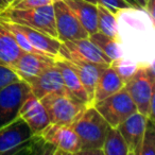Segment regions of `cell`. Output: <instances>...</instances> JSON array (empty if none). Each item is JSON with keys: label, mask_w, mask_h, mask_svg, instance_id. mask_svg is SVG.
Wrapping results in <instances>:
<instances>
[{"label": "cell", "mask_w": 155, "mask_h": 155, "mask_svg": "<svg viewBox=\"0 0 155 155\" xmlns=\"http://www.w3.org/2000/svg\"><path fill=\"white\" fill-rule=\"evenodd\" d=\"M98 3L105 5L113 13L119 11V10L131 9L132 8L125 0H98Z\"/></svg>", "instance_id": "4316f807"}, {"label": "cell", "mask_w": 155, "mask_h": 155, "mask_svg": "<svg viewBox=\"0 0 155 155\" xmlns=\"http://www.w3.org/2000/svg\"><path fill=\"white\" fill-rule=\"evenodd\" d=\"M29 85L31 93L38 99H41L49 94L66 91L61 71L55 63L46 68L32 81H30Z\"/></svg>", "instance_id": "4fadbf2b"}, {"label": "cell", "mask_w": 155, "mask_h": 155, "mask_svg": "<svg viewBox=\"0 0 155 155\" xmlns=\"http://www.w3.org/2000/svg\"><path fill=\"white\" fill-rule=\"evenodd\" d=\"M54 0H13L9 5V9L26 10L38 8L41 5L53 3Z\"/></svg>", "instance_id": "d4e9b609"}, {"label": "cell", "mask_w": 155, "mask_h": 155, "mask_svg": "<svg viewBox=\"0 0 155 155\" xmlns=\"http://www.w3.org/2000/svg\"><path fill=\"white\" fill-rule=\"evenodd\" d=\"M22 52L11 32L0 22V64L13 68Z\"/></svg>", "instance_id": "ffe728a7"}, {"label": "cell", "mask_w": 155, "mask_h": 155, "mask_svg": "<svg viewBox=\"0 0 155 155\" xmlns=\"http://www.w3.org/2000/svg\"><path fill=\"white\" fill-rule=\"evenodd\" d=\"M58 56L64 58H79L98 65L110 66L113 61L103 53L88 37L62 41Z\"/></svg>", "instance_id": "ba28073f"}, {"label": "cell", "mask_w": 155, "mask_h": 155, "mask_svg": "<svg viewBox=\"0 0 155 155\" xmlns=\"http://www.w3.org/2000/svg\"><path fill=\"white\" fill-rule=\"evenodd\" d=\"M97 27L98 32L117 39L118 32L115 14L101 3H97Z\"/></svg>", "instance_id": "7402d4cb"}, {"label": "cell", "mask_w": 155, "mask_h": 155, "mask_svg": "<svg viewBox=\"0 0 155 155\" xmlns=\"http://www.w3.org/2000/svg\"><path fill=\"white\" fill-rule=\"evenodd\" d=\"M125 81L120 77L115 66L110 64L102 70L94 94L93 104L105 99L124 87Z\"/></svg>", "instance_id": "ac0fdd59"}, {"label": "cell", "mask_w": 155, "mask_h": 155, "mask_svg": "<svg viewBox=\"0 0 155 155\" xmlns=\"http://www.w3.org/2000/svg\"><path fill=\"white\" fill-rule=\"evenodd\" d=\"M110 127H117L130 115L137 112L135 103L125 88L93 104Z\"/></svg>", "instance_id": "8992f818"}, {"label": "cell", "mask_w": 155, "mask_h": 155, "mask_svg": "<svg viewBox=\"0 0 155 155\" xmlns=\"http://www.w3.org/2000/svg\"><path fill=\"white\" fill-rule=\"evenodd\" d=\"M125 91L137 110L154 120V72L152 67L140 66L125 81Z\"/></svg>", "instance_id": "3957f363"}, {"label": "cell", "mask_w": 155, "mask_h": 155, "mask_svg": "<svg viewBox=\"0 0 155 155\" xmlns=\"http://www.w3.org/2000/svg\"><path fill=\"white\" fill-rule=\"evenodd\" d=\"M37 136L19 116L0 127V155L36 154Z\"/></svg>", "instance_id": "7a4b0ae2"}, {"label": "cell", "mask_w": 155, "mask_h": 155, "mask_svg": "<svg viewBox=\"0 0 155 155\" xmlns=\"http://www.w3.org/2000/svg\"><path fill=\"white\" fill-rule=\"evenodd\" d=\"M55 64L61 71L66 91L82 103L86 105H93L82 82L80 81V78L77 74L73 67L62 56H58L55 58Z\"/></svg>", "instance_id": "e0dca14e"}, {"label": "cell", "mask_w": 155, "mask_h": 155, "mask_svg": "<svg viewBox=\"0 0 155 155\" xmlns=\"http://www.w3.org/2000/svg\"><path fill=\"white\" fill-rule=\"evenodd\" d=\"M79 19L87 33L93 34L97 32V5L86 0H63Z\"/></svg>", "instance_id": "d6986e66"}, {"label": "cell", "mask_w": 155, "mask_h": 155, "mask_svg": "<svg viewBox=\"0 0 155 155\" xmlns=\"http://www.w3.org/2000/svg\"><path fill=\"white\" fill-rule=\"evenodd\" d=\"M147 1H148V0H146V2H147Z\"/></svg>", "instance_id": "d6a6232c"}, {"label": "cell", "mask_w": 155, "mask_h": 155, "mask_svg": "<svg viewBox=\"0 0 155 155\" xmlns=\"http://www.w3.org/2000/svg\"><path fill=\"white\" fill-rule=\"evenodd\" d=\"M18 116L29 125L33 135L41 134L50 124L45 106L32 93L27 97L19 110Z\"/></svg>", "instance_id": "8fae6325"}, {"label": "cell", "mask_w": 155, "mask_h": 155, "mask_svg": "<svg viewBox=\"0 0 155 155\" xmlns=\"http://www.w3.org/2000/svg\"><path fill=\"white\" fill-rule=\"evenodd\" d=\"M71 127L81 140L80 154H102V146L110 125L95 106H87Z\"/></svg>", "instance_id": "6da1fadb"}, {"label": "cell", "mask_w": 155, "mask_h": 155, "mask_svg": "<svg viewBox=\"0 0 155 155\" xmlns=\"http://www.w3.org/2000/svg\"><path fill=\"white\" fill-rule=\"evenodd\" d=\"M12 1H13V0H10V2H12Z\"/></svg>", "instance_id": "1f68e13d"}, {"label": "cell", "mask_w": 155, "mask_h": 155, "mask_svg": "<svg viewBox=\"0 0 155 155\" xmlns=\"http://www.w3.org/2000/svg\"><path fill=\"white\" fill-rule=\"evenodd\" d=\"M0 18L10 20L15 24L30 27V28L58 38L52 3L26 10L9 9L8 8L0 12Z\"/></svg>", "instance_id": "5b68a950"}, {"label": "cell", "mask_w": 155, "mask_h": 155, "mask_svg": "<svg viewBox=\"0 0 155 155\" xmlns=\"http://www.w3.org/2000/svg\"><path fill=\"white\" fill-rule=\"evenodd\" d=\"M65 60L73 67L77 74L79 75L80 81L82 82L83 86H84L85 91H86L87 95L91 101V104H93L94 94H95V89L97 86L99 77L102 70L107 66L98 65L95 63L79 60V58H65Z\"/></svg>", "instance_id": "9a60e30c"}, {"label": "cell", "mask_w": 155, "mask_h": 155, "mask_svg": "<svg viewBox=\"0 0 155 155\" xmlns=\"http://www.w3.org/2000/svg\"><path fill=\"white\" fill-rule=\"evenodd\" d=\"M88 38L103 52L105 55H107L110 60L114 61L121 58V50L119 49L117 39H114L107 35L100 32H95L93 34L88 35Z\"/></svg>", "instance_id": "603a6c76"}, {"label": "cell", "mask_w": 155, "mask_h": 155, "mask_svg": "<svg viewBox=\"0 0 155 155\" xmlns=\"http://www.w3.org/2000/svg\"><path fill=\"white\" fill-rule=\"evenodd\" d=\"M135 3L138 5V8H142V9H146L147 8V2L146 0H134Z\"/></svg>", "instance_id": "f1b7e54d"}, {"label": "cell", "mask_w": 155, "mask_h": 155, "mask_svg": "<svg viewBox=\"0 0 155 155\" xmlns=\"http://www.w3.org/2000/svg\"><path fill=\"white\" fill-rule=\"evenodd\" d=\"M15 26L25 35L29 43L34 48H36L38 51L52 58H56L58 56V50H60L62 41H60L58 38L32 29L30 27L24 26V25L15 24Z\"/></svg>", "instance_id": "2e32d148"}, {"label": "cell", "mask_w": 155, "mask_h": 155, "mask_svg": "<svg viewBox=\"0 0 155 155\" xmlns=\"http://www.w3.org/2000/svg\"><path fill=\"white\" fill-rule=\"evenodd\" d=\"M20 80L18 74L9 66L0 64V91L7 85Z\"/></svg>", "instance_id": "484cf974"}, {"label": "cell", "mask_w": 155, "mask_h": 155, "mask_svg": "<svg viewBox=\"0 0 155 155\" xmlns=\"http://www.w3.org/2000/svg\"><path fill=\"white\" fill-rule=\"evenodd\" d=\"M39 100L47 110L50 123L53 124L71 125L88 106L67 91L49 94Z\"/></svg>", "instance_id": "277c9868"}, {"label": "cell", "mask_w": 155, "mask_h": 155, "mask_svg": "<svg viewBox=\"0 0 155 155\" xmlns=\"http://www.w3.org/2000/svg\"><path fill=\"white\" fill-rule=\"evenodd\" d=\"M147 121H148V117L137 110L130 115L117 127L123 139L127 142L131 155H138L140 143L146 130Z\"/></svg>", "instance_id": "7c38bea8"}, {"label": "cell", "mask_w": 155, "mask_h": 155, "mask_svg": "<svg viewBox=\"0 0 155 155\" xmlns=\"http://www.w3.org/2000/svg\"><path fill=\"white\" fill-rule=\"evenodd\" d=\"M30 94V85L21 79L0 91V127L17 118L22 103Z\"/></svg>", "instance_id": "52a82bcc"}, {"label": "cell", "mask_w": 155, "mask_h": 155, "mask_svg": "<svg viewBox=\"0 0 155 155\" xmlns=\"http://www.w3.org/2000/svg\"><path fill=\"white\" fill-rule=\"evenodd\" d=\"M155 154V130L153 120L148 118L142 137L138 155H154Z\"/></svg>", "instance_id": "cb8c5ba5"}, {"label": "cell", "mask_w": 155, "mask_h": 155, "mask_svg": "<svg viewBox=\"0 0 155 155\" xmlns=\"http://www.w3.org/2000/svg\"><path fill=\"white\" fill-rule=\"evenodd\" d=\"M52 5L58 41H66L88 37L87 31L63 0H54Z\"/></svg>", "instance_id": "9c48e42d"}, {"label": "cell", "mask_w": 155, "mask_h": 155, "mask_svg": "<svg viewBox=\"0 0 155 155\" xmlns=\"http://www.w3.org/2000/svg\"><path fill=\"white\" fill-rule=\"evenodd\" d=\"M125 1H127V2L129 3V5H131L132 8H138V5H136L135 1H134V0H125Z\"/></svg>", "instance_id": "f546056e"}, {"label": "cell", "mask_w": 155, "mask_h": 155, "mask_svg": "<svg viewBox=\"0 0 155 155\" xmlns=\"http://www.w3.org/2000/svg\"><path fill=\"white\" fill-rule=\"evenodd\" d=\"M10 0H0V12L8 9L10 5Z\"/></svg>", "instance_id": "83f0119b"}, {"label": "cell", "mask_w": 155, "mask_h": 155, "mask_svg": "<svg viewBox=\"0 0 155 155\" xmlns=\"http://www.w3.org/2000/svg\"><path fill=\"white\" fill-rule=\"evenodd\" d=\"M39 135L55 148L56 154H80L81 140L71 125L50 123Z\"/></svg>", "instance_id": "30bf717a"}, {"label": "cell", "mask_w": 155, "mask_h": 155, "mask_svg": "<svg viewBox=\"0 0 155 155\" xmlns=\"http://www.w3.org/2000/svg\"><path fill=\"white\" fill-rule=\"evenodd\" d=\"M54 63H55V58L22 52L12 69L17 73L21 80L29 83Z\"/></svg>", "instance_id": "5bb4252c"}, {"label": "cell", "mask_w": 155, "mask_h": 155, "mask_svg": "<svg viewBox=\"0 0 155 155\" xmlns=\"http://www.w3.org/2000/svg\"><path fill=\"white\" fill-rule=\"evenodd\" d=\"M102 154L105 155H129L127 142L117 127H110L102 146Z\"/></svg>", "instance_id": "44dd1931"}, {"label": "cell", "mask_w": 155, "mask_h": 155, "mask_svg": "<svg viewBox=\"0 0 155 155\" xmlns=\"http://www.w3.org/2000/svg\"><path fill=\"white\" fill-rule=\"evenodd\" d=\"M86 1L91 2V3H95V5H97V3H98V0H86Z\"/></svg>", "instance_id": "4dcf8cb0"}]
</instances>
